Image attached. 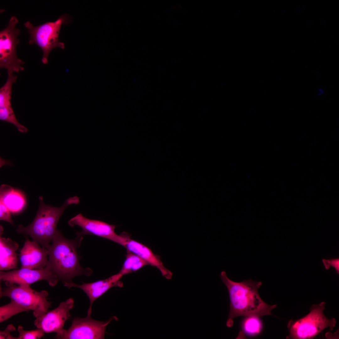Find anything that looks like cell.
<instances>
[{"mask_svg": "<svg viewBox=\"0 0 339 339\" xmlns=\"http://www.w3.org/2000/svg\"><path fill=\"white\" fill-rule=\"evenodd\" d=\"M220 277L228 288L230 299L227 326L232 327L234 319L238 316L260 318L272 315L271 311L277 305H269L261 298L258 290L262 284L261 282L251 279L240 282H234L227 277L224 271L221 272Z\"/></svg>", "mask_w": 339, "mask_h": 339, "instance_id": "cell-1", "label": "cell"}, {"mask_svg": "<svg viewBox=\"0 0 339 339\" xmlns=\"http://www.w3.org/2000/svg\"><path fill=\"white\" fill-rule=\"evenodd\" d=\"M83 238L82 236H77L74 239H67L58 230L48 249L46 266L62 281L65 287L73 282V278L76 276H89L92 273L91 269L83 268L79 263L77 250Z\"/></svg>", "mask_w": 339, "mask_h": 339, "instance_id": "cell-2", "label": "cell"}, {"mask_svg": "<svg viewBox=\"0 0 339 339\" xmlns=\"http://www.w3.org/2000/svg\"><path fill=\"white\" fill-rule=\"evenodd\" d=\"M43 198L42 196L39 197V208L34 220L25 227L19 225L16 231L29 235L33 240L48 250L53 237L58 231L57 225L65 209L69 205L79 203L80 200L78 196H74L67 199L62 206L56 207L45 204Z\"/></svg>", "mask_w": 339, "mask_h": 339, "instance_id": "cell-3", "label": "cell"}, {"mask_svg": "<svg viewBox=\"0 0 339 339\" xmlns=\"http://www.w3.org/2000/svg\"><path fill=\"white\" fill-rule=\"evenodd\" d=\"M326 303L324 302L313 305L310 312L305 316L297 320H290L288 324L289 335L287 339H312L325 328L332 330L335 326L336 320L329 319L324 315Z\"/></svg>", "mask_w": 339, "mask_h": 339, "instance_id": "cell-4", "label": "cell"}, {"mask_svg": "<svg viewBox=\"0 0 339 339\" xmlns=\"http://www.w3.org/2000/svg\"><path fill=\"white\" fill-rule=\"evenodd\" d=\"M6 287H0L1 297H7L24 307L28 311L32 310L36 318L48 312L52 303L48 301V292H40L32 289L30 286L20 285L5 282Z\"/></svg>", "mask_w": 339, "mask_h": 339, "instance_id": "cell-5", "label": "cell"}, {"mask_svg": "<svg viewBox=\"0 0 339 339\" xmlns=\"http://www.w3.org/2000/svg\"><path fill=\"white\" fill-rule=\"evenodd\" d=\"M66 17L63 15L55 22H47L37 26H33L29 21L24 24L30 35L29 44L37 45L43 51L41 61L44 64L48 63V55L53 49L65 48L64 44L59 40V35L61 25L66 21Z\"/></svg>", "mask_w": 339, "mask_h": 339, "instance_id": "cell-6", "label": "cell"}, {"mask_svg": "<svg viewBox=\"0 0 339 339\" xmlns=\"http://www.w3.org/2000/svg\"><path fill=\"white\" fill-rule=\"evenodd\" d=\"M18 20L15 16L10 19L8 25L0 32V67L6 69L8 76L24 70V62L18 58L16 47L20 31L15 28Z\"/></svg>", "mask_w": 339, "mask_h": 339, "instance_id": "cell-7", "label": "cell"}, {"mask_svg": "<svg viewBox=\"0 0 339 339\" xmlns=\"http://www.w3.org/2000/svg\"><path fill=\"white\" fill-rule=\"evenodd\" d=\"M68 224L72 227L77 226L81 228V231L77 232V236L94 235L110 240L124 247L131 238L130 235L125 232H123L120 235L117 234L115 231L116 227L115 225L89 219L81 213L71 218L68 221Z\"/></svg>", "mask_w": 339, "mask_h": 339, "instance_id": "cell-8", "label": "cell"}, {"mask_svg": "<svg viewBox=\"0 0 339 339\" xmlns=\"http://www.w3.org/2000/svg\"><path fill=\"white\" fill-rule=\"evenodd\" d=\"M115 318V317H113L107 321H101L93 319L90 316L83 318L75 317L71 326L67 330L65 329L58 339H104L106 327Z\"/></svg>", "mask_w": 339, "mask_h": 339, "instance_id": "cell-9", "label": "cell"}, {"mask_svg": "<svg viewBox=\"0 0 339 339\" xmlns=\"http://www.w3.org/2000/svg\"><path fill=\"white\" fill-rule=\"evenodd\" d=\"M72 298L61 302L54 309L37 317L34 322L37 328L42 329L45 333L55 332V338L58 339L63 332L65 322L71 317L70 311L74 306Z\"/></svg>", "mask_w": 339, "mask_h": 339, "instance_id": "cell-10", "label": "cell"}, {"mask_svg": "<svg viewBox=\"0 0 339 339\" xmlns=\"http://www.w3.org/2000/svg\"><path fill=\"white\" fill-rule=\"evenodd\" d=\"M0 281L9 282L20 285L30 286L34 283L45 280L51 287L55 286L59 279L47 267L42 270L26 268L4 272H0Z\"/></svg>", "mask_w": 339, "mask_h": 339, "instance_id": "cell-11", "label": "cell"}, {"mask_svg": "<svg viewBox=\"0 0 339 339\" xmlns=\"http://www.w3.org/2000/svg\"><path fill=\"white\" fill-rule=\"evenodd\" d=\"M27 237L20 250L21 268L43 269L48 261V250L41 247L36 242L30 241Z\"/></svg>", "mask_w": 339, "mask_h": 339, "instance_id": "cell-12", "label": "cell"}, {"mask_svg": "<svg viewBox=\"0 0 339 339\" xmlns=\"http://www.w3.org/2000/svg\"><path fill=\"white\" fill-rule=\"evenodd\" d=\"M122 276L123 275L118 272L106 279L93 282H83L82 284L78 285L73 282L68 284L67 287L68 289L73 287L79 288L86 294L90 303L87 315L91 316L92 304L97 299L113 287L121 288L123 287V283L120 280Z\"/></svg>", "mask_w": 339, "mask_h": 339, "instance_id": "cell-13", "label": "cell"}, {"mask_svg": "<svg viewBox=\"0 0 339 339\" xmlns=\"http://www.w3.org/2000/svg\"><path fill=\"white\" fill-rule=\"evenodd\" d=\"M17 78L13 75L8 76L5 83L0 89V119L13 124L19 132L25 133L28 129L18 121L11 105L12 86Z\"/></svg>", "mask_w": 339, "mask_h": 339, "instance_id": "cell-14", "label": "cell"}, {"mask_svg": "<svg viewBox=\"0 0 339 339\" xmlns=\"http://www.w3.org/2000/svg\"><path fill=\"white\" fill-rule=\"evenodd\" d=\"M124 247L127 251L136 254L149 265L157 268L166 279H171L173 275L172 272L164 266L160 257L155 255L147 246L130 238L127 241Z\"/></svg>", "mask_w": 339, "mask_h": 339, "instance_id": "cell-15", "label": "cell"}, {"mask_svg": "<svg viewBox=\"0 0 339 339\" xmlns=\"http://www.w3.org/2000/svg\"><path fill=\"white\" fill-rule=\"evenodd\" d=\"M19 247L16 241L0 236V271L14 270L17 268L18 260L16 251Z\"/></svg>", "mask_w": 339, "mask_h": 339, "instance_id": "cell-16", "label": "cell"}, {"mask_svg": "<svg viewBox=\"0 0 339 339\" xmlns=\"http://www.w3.org/2000/svg\"><path fill=\"white\" fill-rule=\"evenodd\" d=\"M0 202L4 204L10 211L16 213L21 211L25 204L24 196L11 186L3 185L0 189Z\"/></svg>", "mask_w": 339, "mask_h": 339, "instance_id": "cell-17", "label": "cell"}, {"mask_svg": "<svg viewBox=\"0 0 339 339\" xmlns=\"http://www.w3.org/2000/svg\"><path fill=\"white\" fill-rule=\"evenodd\" d=\"M126 258L119 273L123 276L137 271L148 264L136 254L127 251Z\"/></svg>", "mask_w": 339, "mask_h": 339, "instance_id": "cell-18", "label": "cell"}, {"mask_svg": "<svg viewBox=\"0 0 339 339\" xmlns=\"http://www.w3.org/2000/svg\"><path fill=\"white\" fill-rule=\"evenodd\" d=\"M23 311H28L24 307L11 300L8 304L0 307V322L7 320L13 316Z\"/></svg>", "mask_w": 339, "mask_h": 339, "instance_id": "cell-19", "label": "cell"}, {"mask_svg": "<svg viewBox=\"0 0 339 339\" xmlns=\"http://www.w3.org/2000/svg\"><path fill=\"white\" fill-rule=\"evenodd\" d=\"M244 320L242 327L244 332L250 335L257 334L261 331L262 324L259 318L256 316H249Z\"/></svg>", "mask_w": 339, "mask_h": 339, "instance_id": "cell-20", "label": "cell"}, {"mask_svg": "<svg viewBox=\"0 0 339 339\" xmlns=\"http://www.w3.org/2000/svg\"><path fill=\"white\" fill-rule=\"evenodd\" d=\"M19 335L18 339H39L42 337L45 332L40 328L32 330L26 331L21 326H18L17 328Z\"/></svg>", "mask_w": 339, "mask_h": 339, "instance_id": "cell-21", "label": "cell"}, {"mask_svg": "<svg viewBox=\"0 0 339 339\" xmlns=\"http://www.w3.org/2000/svg\"><path fill=\"white\" fill-rule=\"evenodd\" d=\"M10 212L6 206L0 202V220L7 222L12 225L13 224V221L12 219Z\"/></svg>", "mask_w": 339, "mask_h": 339, "instance_id": "cell-22", "label": "cell"}, {"mask_svg": "<svg viewBox=\"0 0 339 339\" xmlns=\"http://www.w3.org/2000/svg\"><path fill=\"white\" fill-rule=\"evenodd\" d=\"M16 330L15 327L12 324L8 325L3 330L0 331V339H18V337H14L11 335V332Z\"/></svg>", "mask_w": 339, "mask_h": 339, "instance_id": "cell-23", "label": "cell"}, {"mask_svg": "<svg viewBox=\"0 0 339 339\" xmlns=\"http://www.w3.org/2000/svg\"><path fill=\"white\" fill-rule=\"evenodd\" d=\"M323 262L325 268L328 269L331 266L334 267L337 273L339 271V260L338 259L331 260H323Z\"/></svg>", "mask_w": 339, "mask_h": 339, "instance_id": "cell-24", "label": "cell"}]
</instances>
